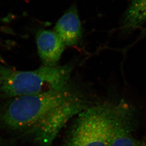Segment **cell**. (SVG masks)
Segmentation results:
<instances>
[{"label":"cell","instance_id":"1","mask_svg":"<svg viewBox=\"0 0 146 146\" xmlns=\"http://www.w3.org/2000/svg\"><path fill=\"white\" fill-rule=\"evenodd\" d=\"M84 90L70 79L57 90L1 101L0 128L14 138L26 139L57 108Z\"/></svg>","mask_w":146,"mask_h":146},{"label":"cell","instance_id":"2","mask_svg":"<svg viewBox=\"0 0 146 146\" xmlns=\"http://www.w3.org/2000/svg\"><path fill=\"white\" fill-rule=\"evenodd\" d=\"M119 108V103L92 104L72 120L61 146H110Z\"/></svg>","mask_w":146,"mask_h":146},{"label":"cell","instance_id":"3","mask_svg":"<svg viewBox=\"0 0 146 146\" xmlns=\"http://www.w3.org/2000/svg\"><path fill=\"white\" fill-rule=\"evenodd\" d=\"M73 69L68 64L21 71L0 64V99L4 100L58 89L70 80Z\"/></svg>","mask_w":146,"mask_h":146},{"label":"cell","instance_id":"4","mask_svg":"<svg viewBox=\"0 0 146 146\" xmlns=\"http://www.w3.org/2000/svg\"><path fill=\"white\" fill-rule=\"evenodd\" d=\"M92 105L85 91L60 106L26 138L35 146H51L66 124Z\"/></svg>","mask_w":146,"mask_h":146},{"label":"cell","instance_id":"5","mask_svg":"<svg viewBox=\"0 0 146 146\" xmlns=\"http://www.w3.org/2000/svg\"><path fill=\"white\" fill-rule=\"evenodd\" d=\"M118 118L110 146H146L136 138V116L133 109L124 101L119 103Z\"/></svg>","mask_w":146,"mask_h":146},{"label":"cell","instance_id":"6","mask_svg":"<svg viewBox=\"0 0 146 146\" xmlns=\"http://www.w3.org/2000/svg\"><path fill=\"white\" fill-rule=\"evenodd\" d=\"M36 41L39 55L44 66H57L65 45L56 33L42 29L37 32Z\"/></svg>","mask_w":146,"mask_h":146},{"label":"cell","instance_id":"7","mask_svg":"<svg viewBox=\"0 0 146 146\" xmlns=\"http://www.w3.org/2000/svg\"><path fill=\"white\" fill-rule=\"evenodd\" d=\"M54 32L65 46L79 45L83 37V28L76 5L70 7L58 20Z\"/></svg>","mask_w":146,"mask_h":146},{"label":"cell","instance_id":"8","mask_svg":"<svg viewBox=\"0 0 146 146\" xmlns=\"http://www.w3.org/2000/svg\"><path fill=\"white\" fill-rule=\"evenodd\" d=\"M146 23V0H131L121 17L120 29L127 35Z\"/></svg>","mask_w":146,"mask_h":146},{"label":"cell","instance_id":"9","mask_svg":"<svg viewBox=\"0 0 146 146\" xmlns=\"http://www.w3.org/2000/svg\"><path fill=\"white\" fill-rule=\"evenodd\" d=\"M16 138H4L0 136V146H12L16 142Z\"/></svg>","mask_w":146,"mask_h":146}]
</instances>
